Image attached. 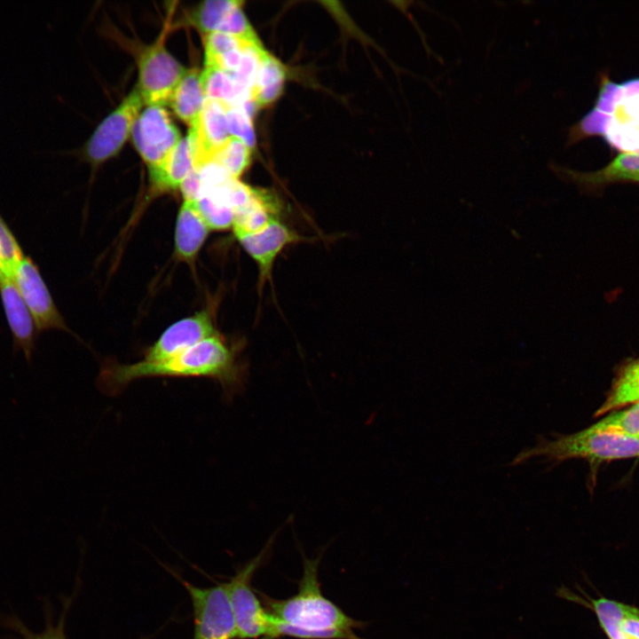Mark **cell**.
<instances>
[{
	"label": "cell",
	"instance_id": "cell-31",
	"mask_svg": "<svg viewBox=\"0 0 639 639\" xmlns=\"http://www.w3.org/2000/svg\"><path fill=\"white\" fill-rule=\"evenodd\" d=\"M184 200L197 201L202 194V181L200 170L194 168L180 186Z\"/></svg>",
	"mask_w": 639,
	"mask_h": 639
},
{
	"label": "cell",
	"instance_id": "cell-4",
	"mask_svg": "<svg viewBox=\"0 0 639 639\" xmlns=\"http://www.w3.org/2000/svg\"><path fill=\"white\" fill-rule=\"evenodd\" d=\"M272 543V539L226 583L239 639H264L273 627L274 618L263 606V601L251 585L253 575L264 560Z\"/></svg>",
	"mask_w": 639,
	"mask_h": 639
},
{
	"label": "cell",
	"instance_id": "cell-17",
	"mask_svg": "<svg viewBox=\"0 0 639 639\" xmlns=\"http://www.w3.org/2000/svg\"><path fill=\"white\" fill-rule=\"evenodd\" d=\"M205 101L201 72L197 68L187 69L183 79L173 92L169 105L177 116L189 128L193 127L201 113Z\"/></svg>",
	"mask_w": 639,
	"mask_h": 639
},
{
	"label": "cell",
	"instance_id": "cell-8",
	"mask_svg": "<svg viewBox=\"0 0 639 639\" xmlns=\"http://www.w3.org/2000/svg\"><path fill=\"white\" fill-rule=\"evenodd\" d=\"M143 105L142 97L135 87L101 122L85 146L86 158L91 162L101 163L121 150L130 134Z\"/></svg>",
	"mask_w": 639,
	"mask_h": 639
},
{
	"label": "cell",
	"instance_id": "cell-22",
	"mask_svg": "<svg viewBox=\"0 0 639 639\" xmlns=\"http://www.w3.org/2000/svg\"><path fill=\"white\" fill-rule=\"evenodd\" d=\"M24 257L18 241L0 216V281L13 280Z\"/></svg>",
	"mask_w": 639,
	"mask_h": 639
},
{
	"label": "cell",
	"instance_id": "cell-25",
	"mask_svg": "<svg viewBox=\"0 0 639 639\" xmlns=\"http://www.w3.org/2000/svg\"><path fill=\"white\" fill-rule=\"evenodd\" d=\"M591 427L639 438V403L624 411L614 413Z\"/></svg>",
	"mask_w": 639,
	"mask_h": 639
},
{
	"label": "cell",
	"instance_id": "cell-32",
	"mask_svg": "<svg viewBox=\"0 0 639 639\" xmlns=\"http://www.w3.org/2000/svg\"><path fill=\"white\" fill-rule=\"evenodd\" d=\"M20 632L22 639H67L64 630L63 619L59 620L58 625L50 623L43 632L38 634L32 633L26 628H21L20 626Z\"/></svg>",
	"mask_w": 639,
	"mask_h": 639
},
{
	"label": "cell",
	"instance_id": "cell-11",
	"mask_svg": "<svg viewBox=\"0 0 639 639\" xmlns=\"http://www.w3.org/2000/svg\"><path fill=\"white\" fill-rule=\"evenodd\" d=\"M225 110V103L205 99L196 124L189 128L187 136L194 168L201 169L212 162L216 154L230 138Z\"/></svg>",
	"mask_w": 639,
	"mask_h": 639
},
{
	"label": "cell",
	"instance_id": "cell-14",
	"mask_svg": "<svg viewBox=\"0 0 639 639\" xmlns=\"http://www.w3.org/2000/svg\"><path fill=\"white\" fill-rule=\"evenodd\" d=\"M209 231L196 202L184 200L178 210L175 228L176 258L190 265L193 264Z\"/></svg>",
	"mask_w": 639,
	"mask_h": 639
},
{
	"label": "cell",
	"instance_id": "cell-13",
	"mask_svg": "<svg viewBox=\"0 0 639 639\" xmlns=\"http://www.w3.org/2000/svg\"><path fill=\"white\" fill-rule=\"evenodd\" d=\"M0 296L15 350H21L31 363L36 347V325L13 280L0 281Z\"/></svg>",
	"mask_w": 639,
	"mask_h": 639
},
{
	"label": "cell",
	"instance_id": "cell-1",
	"mask_svg": "<svg viewBox=\"0 0 639 639\" xmlns=\"http://www.w3.org/2000/svg\"><path fill=\"white\" fill-rule=\"evenodd\" d=\"M149 377L210 378L219 383L227 399L241 393L245 384L244 368L237 360L235 350L218 334L161 361L106 363L98 384L102 392L114 396L131 382Z\"/></svg>",
	"mask_w": 639,
	"mask_h": 639
},
{
	"label": "cell",
	"instance_id": "cell-21",
	"mask_svg": "<svg viewBox=\"0 0 639 639\" xmlns=\"http://www.w3.org/2000/svg\"><path fill=\"white\" fill-rule=\"evenodd\" d=\"M251 151L242 140L230 137L212 162L223 168L231 178L239 179L249 164Z\"/></svg>",
	"mask_w": 639,
	"mask_h": 639
},
{
	"label": "cell",
	"instance_id": "cell-2",
	"mask_svg": "<svg viewBox=\"0 0 639 639\" xmlns=\"http://www.w3.org/2000/svg\"><path fill=\"white\" fill-rule=\"evenodd\" d=\"M320 556L304 558L303 576L296 595L272 599L259 592L265 610L278 621L308 630H354L366 626L348 616L321 592L319 580Z\"/></svg>",
	"mask_w": 639,
	"mask_h": 639
},
{
	"label": "cell",
	"instance_id": "cell-7",
	"mask_svg": "<svg viewBox=\"0 0 639 639\" xmlns=\"http://www.w3.org/2000/svg\"><path fill=\"white\" fill-rule=\"evenodd\" d=\"M132 143L148 167L157 170L181 140L180 131L162 106H147L131 128Z\"/></svg>",
	"mask_w": 639,
	"mask_h": 639
},
{
	"label": "cell",
	"instance_id": "cell-20",
	"mask_svg": "<svg viewBox=\"0 0 639 639\" xmlns=\"http://www.w3.org/2000/svg\"><path fill=\"white\" fill-rule=\"evenodd\" d=\"M241 4L236 0L204 1L194 10L192 22L203 36L217 32L229 13Z\"/></svg>",
	"mask_w": 639,
	"mask_h": 639
},
{
	"label": "cell",
	"instance_id": "cell-10",
	"mask_svg": "<svg viewBox=\"0 0 639 639\" xmlns=\"http://www.w3.org/2000/svg\"><path fill=\"white\" fill-rule=\"evenodd\" d=\"M13 281L38 331L48 329L69 331L37 265L30 257H24L16 270Z\"/></svg>",
	"mask_w": 639,
	"mask_h": 639
},
{
	"label": "cell",
	"instance_id": "cell-28",
	"mask_svg": "<svg viewBox=\"0 0 639 639\" xmlns=\"http://www.w3.org/2000/svg\"><path fill=\"white\" fill-rule=\"evenodd\" d=\"M203 36L205 58L215 57L234 49L242 48L249 43L259 42V40L255 42L247 41L222 32H211Z\"/></svg>",
	"mask_w": 639,
	"mask_h": 639
},
{
	"label": "cell",
	"instance_id": "cell-12",
	"mask_svg": "<svg viewBox=\"0 0 639 639\" xmlns=\"http://www.w3.org/2000/svg\"><path fill=\"white\" fill-rule=\"evenodd\" d=\"M215 335L212 317L207 310H202L170 325L145 351L142 360L157 362L166 359Z\"/></svg>",
	"mask_w": 639,
	"mask_h": 639
},
{
	"label": "cell",
	"instance_id": "cell-27",
	"mask_svg": "<svg viewBox=\"0 0 639 639\" xmlns=\"http://www.w3.org/2000/svg\"><path fill=\"white\" fill-rule=\"evenodd\" d=\"M611 120V115L593 107L570 129L569 143H576L591 136L604 137Z\"/></svg>",
	"mask_w": 639,
	"mask_h": 639
},
{
	"label": "cell",
	"instance_id": "cell-23",
	"mask_svg": "<svg viewBox=\"0 0 639 639\" xmlns=\"http://www.w3.org/2000/svg\"><path fill=\"white\" fill-rule=\"evenodd\" d=\"M281 636L298 639H363L354 630H308L287 625L275 619L272 632L264 639H276Z\"/></svg>",
	"mask_w": 639,
	"mask_h": 639
},
{
	"label": "cell",
	"instance_id": "cell-29",
	"mask_svg": "<svg viewBox=\"0 0 639 639\" xmlns=\"http://www.w3.org/2000/svg\"><path fill=\"white\" fill-rule=\"evenodd\" d=\"M621 97V84L603 79L595 108L612 115Z\"/></svg>",
	"mask_w": 639,
	"mask_h": 639
},
{
	"label": "cell",
	"instance_id": "cell-24",
	"mask_svg": "<svg viewBox=\"0 0 639 639\" xmlns=\"http://www.w3.org/2000/svg\"><path fill=\"white\" fill-rule=\"evenodd\" d=\"M194 201L210 230L219 231L233 228L235 213L231 208L207 194L201 195Z\"/></svg>",
	"mask_w": 639,
	"mask_h": 639
},
{
	"label": "cell",
	"instance_id": "cell-16",
	"mask_svg": "<svg viewBox=\"0 0 639 639\" xmlns=\"http://www.w3.org/2000/svg\"><path fill=\"white\" fill-rule=\"evenodd\" d=\"M194 169L191 143L188 136L182 138L163 164L150 173L152 185L157 191H171L180 186Z\"/></svg>",
	"mask_w": 639,
	"mask_h": 639
},
{
	"label": "cell",
	"instance_id": "cell-26",
	"mask_svg": "<svg viewBox=\"0 0 639 639\" xmlns=\"http://www.w3.org/2000/svg\"><path fill=\"white\" fill-rule=\"evenodd\" d=\"M226 121L231 137L242 140L251 150L256 145L252 115L239 105L226 104Z\"/></svg>",
	"mask_w": 639,
	"mask_h": 639
},
{
	"label": "cell",
	"instance_id": "cell-6",
	"mask_svg": "<svg viewBox=\"0 0 639 639\" xmlns=\"http://www.w3.org/2000/svg\"><path fill=\"white\" fill-rule=\"evenodd\" d=\"M179 580L187 590L193 604L194 617L193 639L237 638L226 583L200 588L180 578Z\"/></svg>",
	"mask_w": 639,
	"mask_h": 639
},
{
	"label": "cell",
	"instance_id": "cell-18",
	"mask_svg": "<svg viewBox=\"0 0 639 639\" xmlns=\"http://www.w3.org/2000/svg\"><path fill=\"white\" fill-rule=\"evenodd\" d=\"M285 78L283 65L266 51L251 90V100L257 108L271 104L281 94Z\"/></svg>",
	"mask_w": 639,
	"mask_h": 639
},
{
	"label": "cell",
	"instance_id": "cell-9",
	"mask_svg": "<svg viewBox=\"0 0 639 639\" xmlns=\"http://www.w3.org/2000/svg\"><path fill=\"white\" fill-rule=\"evenodd\" d=\"M233 233L257 265L259 290L271 280L273 264L281 251L287 246L304 239L280 218L272 219L256 232L236 231Z\"/></svg>",
	"mask_w": 639,
	"mask_h": 639
},
{
	"label": "cell",
	"instance_id": "cell-5",
	"mask_svg": "<svg viewBox=\"0 0 639 639\" xmlns=\"http://www.w3.org/2000/svg\"><path fill=\"white\" fill-rule=\"evenodd\" d=\"M163 36L146 47L138 59L136 88L146 106H163L169 101L187 69L165 48Z\"/></svg>",
	"mask_w": 639,
	"mask_h": 639
},
{
	"label": "cell",
	"instance_id": "cell-19",
	"mask_svg": "<svg viewBox=\"0 0 639 639\" xmlns=\"http://www.w3.org/2000/svg\"><path fill=\"white\" fill-rule=\"evenodd\" d=\"M636 403H639V360L623 371L596 415Z\"/></svg>",
	"mask_w": 639,
	"mask_h": 639
},
{
	"label": "cell",
	"instance_id": "cell-3",
	"mask_svg": "<svg viewBox=\"0 0 639 639\" xmlns=\"http://www.w3.org/2000/svg\"><path fill=\"white\" fill-rule=\"evenodd\" d=\"M636 456L639 438L590 426L568 435L540 436L535 445L518 453L510 464L520 465L536 458L555 464L572 458L594 462Z\"/></svg>",
	"mask_w": 639,
	"mask_h": 639
},
{
	"label": "cell",
	"instance_id": "cell-30",
	"mask_svg": "<svg viewBox=\"0 0 639 639\" xmlns=\"http://www.w3.org/2000/svg\"><path fill=\"white\" fill-rule=\"evenodd\" d=\"M620 628L625 639H639V608L627 604Z\"/></svg>",
	"mask_w": 639,
	"mask_h": 639
},
{
	"label": "cell",
	"instance_id": "cell-15",
	"mask_svg": "<svg viewBox=\"0 0 639 639\" xmlns=\"http://www.w3.org/2000/svg\"><path fill=\"white\" fill-rule=\"evenodd\" d=\"M553 170L580 185L588 186L617 181L639 183V152L621 153L609 164L596 171L579 172L556 165Z\"/></svg>",
	"mask_w": 639,
	"mask_h": 639
}]
</instances>
